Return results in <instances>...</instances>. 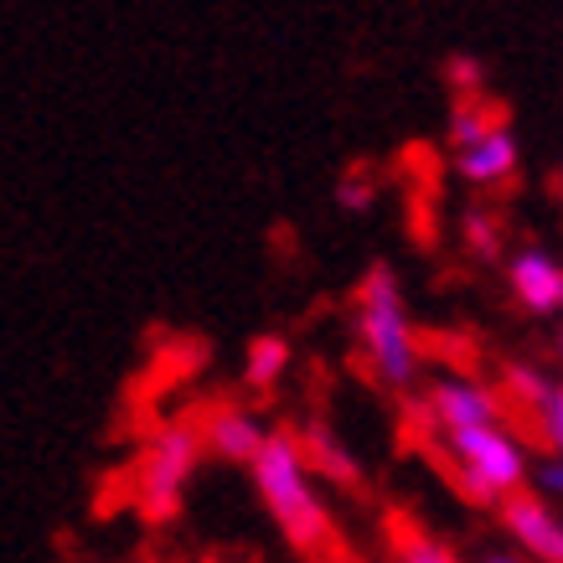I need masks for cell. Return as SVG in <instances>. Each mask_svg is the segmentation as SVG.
Returning a JSON list of instances; mask_svg holds the SVG:
<instances>
[{"label": "cell", "mask_w": 563, "mask_h": 563, "mask_svg": "<svg viewBox=\"0 0 563 563\" xmlns=\"http://www.w3.org/2000/svg\"><path fill=\"white\" fill-rule=\"evenodd\" d=\"M465 239H471V249H476L481 258H496V249H501V222L476 207V212H465Z\"/></svg>", "instance_id": "9a60e30c"}, {"label": "cell", "mask_w": 563, "mask_h": 563, "mask_svg": "<svg viewBox=\"0 0 563 563\" xmlns=\"http://www.w3.org/2000/svg\"><path fill=\"white\" fill-rule=\"evenodd\" d=\"M300 450H306V465L310 471H321V476H331L336 486H357V461L346 455V444L331 434V429L310 424L306 440H300Z\"/></svg>", "instance_id": "30bf717a"}, {"label": "cell", "mask_w": 563, "mask_h": 563, "mask_svg": "<svg viewBox=\"0 0 563 563\" xmlns=\"http://www.w3.org/2000/svg\"><path fill=\"white\" fill-rule=\"evenodd\" d=\"M444 73H450V84H461V88H481V63L471 57V52H461V57H450V63H444Z\"/></svg>", "instance_id": "d6986e66"}, {"label": "cell", "mask_w": 563, "mask_h": 563, "mask_svg": "<svg viewBox=\"0 0 563 563\" xmlns=\"http://www.w3.org/2000/svg\"><path fill=\"white\" fill-rule=\"evenodd\" d=\"M486 563H522V559H507V553H492V559Z\"/></svg>", "instance_id": "ffe728a7"}, {"label": "cell", "mask_w": 563, "mask_h": 563, "mask_svg": "<svg viewBox=\"0 0 563 563\" xmlns=\"http://www.w3.org/2000/svg\"><path fill=\"white\" fill-rule=\"evenodd\" d=\"M501 528L538 563H563V517L538 492H517L501 501Z\"/></svg>", "instance_id": "8992f818"}, {"label": "cell", "mask_w": 563, "mask_h": 563, "mask_svg": "<svg viewBox=\"0 0 563 563\" xmlns=\"http://www.w3.org/2000/svg\"><path fill=\"white\" fill-rule=\"evenodd\" d=\"M559 357H563V336H559Z\"/></svg>", "instance_id": "44dd1931"}, {"label": "cell", "mask_w": 563, "mask_h": 563, "mask_svg": "<svg viewBox=\"0 0 563 563\" xmlns=\"http://www.w3.org/2000/svg\"><path fill=\"white\" fill-rule=\"evenodd\" d=\"M202 465V440H197V424H166L155 429L151 444L140 450L135 461V507L151 522H166V517L181 512V496H187L191 476Z\"/></svg>", "instance_id": "277c9868"}, {"label": "cell", "mask_w": 563, "mask_h": 563, "mask_svg": "<svg viewBox=\"0 0 563 563\" xmlns=\"http://www.w3.org/2000/svg\"><path fill=\"white\" fill-rule=\"evenodd\" d=\"M429 424L440 434H461V429H481V424H501V398L496 388L476 383V377H440L424 398Z\"/></svg>", "instance_id": "5b68a950"}, {"label": "cell", "mask_w": 563, "mask_h": 563, "mask_svg": "<svg viewBox=\"0 0 563 563\" xmlns=\"http://www.w3.org/2000/svg\"><path fill=\"white\" fill-rule=\"evenodd\" d=\"M373 191H377L373 176H346L342 187H336V197H342L346 212H367V207H373Z\"/></svg>", "instance_id": "2e32d148"}, {"label": "cell", "mask_w": 563, "mask_h": 563, "mask_svg": "<svg viewBox=\"0 0 563 563\" xmlns=\"http://www.w3.org/2000/svg\"><path fill=\"white\" fill-rule=\"evenodd\" d=\"M258 486V501L269 507L274 528L285 532V543L300 553H321L331 543V512H325L321 492H316V471L306 465L300 434H269L258 444V455L249 461Z\"/></svg>", "instance_id": "6da1fadb"}, {"label": "cell", "mask_w": 563, "mask_h": 563, "mask_svg": "<svg viewBox=\"0 0 563 563\" xmlns=\"http://www.w3.org/2000/svg\"><path fill=\"white\" fill-rule=\"evenodd\" d=\"M517 161H522L517 135L501 124V130H492L486 140L455 151V172H461V181H471V187H501V181H512L517 176Z\"/></svg>", "instance_id": "9c48e42d"}, {"label": "cell", "mask_w": 563, "mask_h": 563, "mask_svg": "<svg viewBox=\"0 0 563 563\" xmlns=\"http://www.w3.org/2000/svg\"><path fill=\"white\" fill-rule=\"evenodd\" d=\"M285 373H290V342H285V336H274V331L254 336V342H249V362H243L249 388H274Z\"/></svg>", "instance_id": "8fae6325"}, {"label": "cell", "mask_w": 563, "mask_h": 563, "mask_svg": "<svg viewBox=\"0 0 563 563\" xmlns=\"http://www.w3.org/2000/svg\"><path fill=\"white\" fill-rule=\"evenodd\" d=\"M393 563H461V553L429 532H398L393 543Z\"/></svg>", "instance_id": "4fadbf2b"}, {"label": "cell", "mask_w": 563, "mask_h": 563, "mask_svg": "<svg viewBox=\"0 0 563 563\" xmlns=\"http://www.w3.org/2000/svg\"><path fill=\"white\" fill-rule=\"evenodd\" d=\"M512 393L528 404V409H538V398L548 393V377L543 373H532V367H512Z\"/></svg>", "instance_id": "e0dca14e"}, {"label": "cell", "mask_w": 563, "mask_h": 563, "mask_svg": "<svg viewBox=\"0 0 563 563\" xmlns=\"http://www.w3.org/2000/svg\"><path fill=\"white\" fill-rule=\"evenodd\" d=\"M357 346L383 388H413L419 377V342H413L409 300L388 264H373L357 290Z\"/></svg>", "instance_id": "7a4b0ae2"}, {"label": "cell", "mask_w": 563, "mask_h": 563, "mask_svg": "<svg viewBox=\"0 0 563 563\" xmlns=\"http://www.w3.org/2000/svg\"><path fill=\"white\" fill-rule=\"evenodd\" d=\"M507 285L532 316H559L563 310V264L548 249H522L507 258Z\"/></svg>", "instance_id": "52a82bcc"}, {"label": "cell", "mask_w": 563, "mask_h": 563, "mask_svg": "<svg viewBox=\"0 0 563 563\" xmlns=\"http://www.w3.org/2000/svg\"><path fill=\"white\" fill-rule=\"evenodd\" d=\"M538 496H553V501H563V461L559 455H548L543 465H538Z\"/></svg>", "instance_id": "ac0fdd59"}, {"label": "cell", "mask_w": 563, "mask_h": 563, "mask_svg": "<svg viewBox=\"0 0 563 563\" xmlns=\"http://www.w3.org/2000/svg\"><path fill=\"white\" fill-rule=\"evenodd\" d=\"M444 455L461 476V492L471 501H492L501 507L507 496H517L528 486V444L517 440L507 424H481L461 429V434H444Z\"/></svg>", "instance_id": "3957f363"}, {"label": "cell", "mask_w": 563, "mask_h": 563, "mask_svg": "<svg viewBox=\"0 0 563 563\" xmlns=\"http://www.w3.org/2000/svg\"><path fill=\"white\" fill-rule=\"evenodd\" d=\"M197 440H202V450H212L218 461L249 465L258 455V444L269 440V429L258 424L249 409H239V404H218V409L197 424Z\"/></svg>", "instance_id": "ba28073f"}, {"label": "cell", "mask_w": 563, "mask_h": 563, "mask_svg": "<svg viewBox=\"0 0 563 563\" xmlns=\"http://www.w3.org/2000/svg\"><path fill=\"white\" fill-rule=\"evenodd\" d=\"M501 103H486V99H471L455 109V120H450V151H465V145H476L486 140L492 130H501Z\"/></svg>", "instance_id": "7c38bea8"}, {"label": "cell", "mask_w": 563, "mask_h": 563, "mask_svg": "<svg viewBox=\"0 0 563 563\" xmlns=\"http://www.w3.org/2000/svg\"><path fill=\"white\" fill-rule=\"evenodd\" d=\"M538 429H543V440L553 444V455L563 461V383H548V393L538 398Z\"/></svg>", "instance_id": "5bb4252c"}]
</instances>
